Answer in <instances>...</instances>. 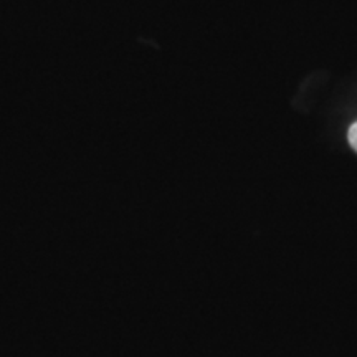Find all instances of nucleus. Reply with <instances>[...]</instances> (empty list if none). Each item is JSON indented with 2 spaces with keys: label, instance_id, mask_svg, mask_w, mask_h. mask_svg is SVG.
Here are the masks:
<instances>
[{
  "label": "nucleus",
  "instance_id": "f257e3e1",
  "mask_svg": "<svg viewBox=\"0 0 357 357\" xmlns=\"http://www.w3.org/2000/svg\"><path fill=\"white\" fill-rule=\"evenodd\" d=\"M347 139H349V144L352 146V149L357 151V123H354L349 128V134H347Z\"/></svg>",
  "mask_w": 357,
  "mask_h": 357
}]
</instances>
